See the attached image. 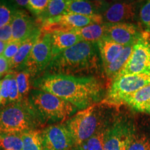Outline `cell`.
Segmentation results:
<instances>
[{
  "label": "cell",
  "mask_w": 150,
  "mask_h": 150,
  "mask_svg": "<svg viewBox=\"0 0 150 150\" xmlns=\"http://www.w3.org/2000/svg\"><path fill=\"white\" fill-rule=\"evenodd\" d=\"M104 69L107 67L119 56L125 47L104 38L97 43Z\"/></svg>",
  "instance_id": "obj_17"
},
{
  "label": "cell",
  "mask_w": 150,
  "mask_h": 150,
  "mask_svg": "<svg viewBox=\"0 0 150 150\" xmlns=\"http://www.w3.org/2000/svg\"><path fill=\"white\" fill-rule=\"evenodd\" d=\"M107 126L102 127L88 140L79 146L81 150H104L105 134Z\"/></svg>",
  "instance_id": "obj_24"
},
{
  "label": "cell",
  "mask_w": 150,
  "mask_h": 150,
  "mask_svg": "<svg viewBox=\"0 0 150 150\" xmlns=\"http://www.w3.org/2000/svg\"><path fill=\"white\" fill-rule=\"evenodd\" d=\"M50 0H29L27 8L33 13L40 16L45 11Z\"/></svg>",
  "instance_id": "obj_30"
},
{
  "label": "cell",
  "mask_w": 150,
  "mask_h": 150,
  "mask_svg": "<svg viewBox=\"0 0 150 150\" xmlns=\"http://www.w3.org/2000/svg\"><path fill=\"white\" fill-rule=\"evenodd\" d=\"M107 24H93L86 27L70 30L80 37L82 41L97 43L106 35Z\"/></svg>",
  "instance_id": "obj_18"
},
{
  "label": "cell",
  "mask_w": 150,
  "mask_h": 150,
  "mask_svg": "<svg viewBox=\"0 0 150 150\" xmlns=\"http://www.w3.org/2000/svg\"><path fill=\"white\" fill-rule=\"evenodd\" d=\"M67 0H50L45 11L38 16L40 23L66 13Z\"/></svg>",
  "instance_id": "obj_23"
},
{
  "label": "cell",
  "mask_w": 150,
  "mask_h": 150,
  "mask_svg": "<svg viewBox=\"0 0 150 150\" xmlns=\"http://www.w3.org/2000/svg\"><path fill=\"white\" fill-rule=\"evenodd\" d=\"M147 72H150V47L142 36L134 45L128 61L117 76Z\"/></svg>",
  "instance_id": "obj_9"
},
{
  "label": "cell",
  "mask_w": 150,
  "mask_h": 150,
  "mask_svg": "<svg viewBox=\"0 0 150 150\" xmlns=\"http://www.w3.org/2000/svg\"><path fill=\"white\" fill-rule=\"evenodd\" d=\"M6 42L0 40V56L3 55V53L4 52L6 47Z\"/></svg>",
  "instance_id": "obj_37"
},
{
  "label": "cell",
  "mask_w": 150,
  "mask_h": 150,
  "mask_svg": "<svg viewBox=\"0 0 150 150\" xmlns=\"http://www.w3.org/2000/svg\"><path fill=\"white\" fill-rule=\"evenodd\" d=\"M64 125L72 136L74 147H79L105 126L106 122L101 108L94 104L75 113Z\"/></svg>",
  "instance_id": "obj_5"
},
{
  "label": "cell",
  "mask_w": 150,
  "mask_h": 150,
  "mask_svg": "<svg viewBox=\"0 0 150 150\" xmlns=\"http://www.w3.org/2000/svg\"><path fill=\"white\" fill-rule=\"evenodd\" d=\"M142 38H143L145 39L146 41H147L150 47V33L147 32V31H145V32L142 33Z\"/></svg>",
  "instance_id": "obj_38"
},
{
  "label": "cell",
  "mask_w": 150,
  "mask_h": 150,
  "mask_svg": "<svg viewBox=\"0 0 150 150\" xmlns=\"http://www.w3.org/2000/svg\"><path fill=\"white\" fill-rule=\"evenodd\" d=\"M148 85H150V72L117 76L110 86L106 101L110 104H120L125 97Z\"/></svg>",
  "instance_id": "obj_7"
},
{
  "label": "cell",
  "mask_w": 150,
  "mask_h": 150,
  "mask_svg": "<svg viewBox=\"0 0 150 150\" xmlns=\"http://www.w3.org/2000/svg\"><path fill=\"white\" fill-rule=\"evenodd\" d=\"M11 72L7 74L4 79L0 81V93H1V106H7L8 104L9 92H10Z\"/></svg>",
  "instance_id": "obj_29"
},
{
  "label": "cell",
  "mask_w": 150,
  "mask_h": 150,
  "mask_svg": "<svg viewBox=\"0 0 150 150\" xmlns=\"http://www.w3.org/2000/svg\"><path fill=\"white\" fill-rule=\"evenodd\" d=\"M50 33H51L52 59L64 50L82 41L78 35L71 31L56 30Z\"/></svg>",
  "instance_id": "obj_15"
},
{
  "label": "cell",
  "mask_w": 150,
  "mask_h": 150,
  "mask_svg": "<svg viewBox=\"0 0 150 150\" xmlns=\"http://www.w3.org/2000/svg\"><path fill=\"white\" fill-rule=\"evenodd\" d=\"M137 3L120 1L112 4L105 8L102 18L105 23H125L134 20L136 14Z\"/></svg>",
  "instance_id": "obj_13"
},
{
  "label": "cell",
  "mask_w": 150,
  "mask_h": 150,
  "mask_svg": "<svg viewBox=\"0 0 150 150\" xmlns=\"http://www.w3.org/2000/svg\"><path fill=\"white\" fill-rule=\"evenodd\" d=\"M15 77L18 84L19 93L22 100L27 99L30 91V79L31 74L26 70H21L20 72H15Z\"/></svg>",
  "instance_id": "obj_25"
},
{
  "label": "cell",
  "mask_w": 150,
  "mask_h": 150,
  "mask_svg": "<svg viewBox=\"0 0 150 150\" xmlns=\"http://www.w3.org/2000/svg\"><path fill=\"white\" fill-rule=\"evenodd\" d=\"M145 31L150 33V24L147 26V27H146V31Z\"/></svg>",
  "instance_id": "obj_39"
},
{
  "label": "cell",
  "mask_w": 150,
  "mask_h": 150,
  "mask_svg": "<svg viewBox=\"0 0 150 150\" xmlns=\"http://www.w3.org/2000/svg\"><path fill=\"white\" fill-rule=\"evenodd\" d=\"M10 70L9 69V62L3 55L0 56V76Z\"/></svg>",
  "instance_id": "obj_35"
},
{
  "label": "cell",
  "mask_w": 150,
  "mask_h": 150,
  "mask_svg": "<svg viewBox=\"0 0 150 150\" xmlns=\"http://www.w3.org/2000/svg\"><path fill=\"white\" fill-rule=\"evenodd\" d=\"M99 56L97 43L81 41L54 57L42 74L93 76L90 74L99 70Z\"/></svg>",
  "instance_id": "obj_2"
},
{
  "label": "cell",
  "mask_w": 150,
  "mask_h": 150,
  "mask_svg": "<svg viewBox=\"0 0 150 150\" xmlns=\"http://www.w3.org/2000/svg\"><path fill=\"white\" fill-rule=\"evenodd\" d=\"M41 33H42V30L40 27H38L33 31L32 34L22 42L18 53L14 56L13 59L9 62V69L10 70L19 68L21 66L22 63L27 58V56H29L33 46L35 45V42L38 40Z\"/></svg>",
  "instance_id": "obj_16"
},
{
  "label": "cell",
  "mask_w": 150,
  "mask_h": 150,
  "mask_svg": "<svg viewBox=\"0 0 150 150\" xmlns=\"http://www.w3.org/2000/svg\"><path fill=\"white\" fill-rule=\"evenodd\" d=\"M42 122L29 98L11 103L0 110V136L22 134L36 129Z\"/></svg>",
  "instance_id": "obj_3"
},
{
  "label": "cell",
  "mask_w": 150,
  "mask_h": 150,
  "mask_svg": "<svg viewBox=\"0 0 150 150\" xmlns=\"http://www.w3.org/2000/svg\"><path fill=\"white\" fill-rule=\"evenodd\" d=\"M149 138H150V137H149Z\"/></svg>",
  "instance_id": "obj_42"
},
{
  "label": "cell",
  "mask_w": 150,
  "mask_h": 150,
  "mask_svg": "<svg viewBox=\"0 0 150 150\" xmlns=\"http://www.w3.org/2000/svg\"><path fill=\"white\" fill-rule=\"evenodd\" d=\"M21 137L22 150H45L42 131L33 129L22 134Z\"/></svg>",
  "instance_id": "obj_22"
},
{
  "label": "cell",
  "mask_w": 150,
  "mask_h": 150,
  "mask_svg": "<svg viewBox=\"0 0 150 150\" xmlns=\"http://www.w3.org/2000/svg\"><path fill=\"white\" fill-rule=\"evenodd\" d=\"M29 100L42 121L59 122L73 116L79 108L53 94L39 89L31 91Z\"/></svg>",
  "instance_id": "obj_4"
},
{
  "label": "cell",
  "mask_w": 150,
  "mask_h": 150,
  "mask_svg": "<svg viewBox=\"0 0 150 150\" xmlns=\"http://www.w3.org/2000/svg\"><path fill=\"white\" fill-rule=\"evenodd\" d=\"M45 150H71L72 136L65 125H52L42 130Z\"/></svg>",
  "instance_id": "obj_11"
},
{
  "label": "cell",
  "mask_w": 150,
  "mask_h": 150,
  "mask_svg": "<svg viewBox=\"0 0 150 150\" xmlns=\"http://www.w3.org/2000/svg\"><path fill=\"white\" fill-rule=\"evenodd\" d=\"M33 86L81 110L100 100L104 93L102 83L95 76L75 77L62 74H42L34 81Z\"/></svg>",
  "instance_id": "obj_1"
},
{
  "label": "cell",
  "mask_w": 150,
  "mask_h": 150,
  "mask_svg": "<svg viewBox=\"0 0 150 150\" xmlns=\"http://www.w3.org/2000/svg\"><path fill=\"white\" fill-rule=\"evenodd\" d=\"M140 20L142 24L147 27L150 24V1H148L141 7L139 13Z\"/></svg>",
  "instance_id": "obj_33"
},
{
  "label": "cell",
  "mask_w": 150,
  "mask_h": 150,
  "mask_svg": "<svg viewBox=\"0 0 150 150\" xmlns=\"http://www.w3.org/2000/svg\"><path fill=\"white\" fill-rule=\"evenodd\" d=\"M23 42V41H22ZM22 42H18V41H12L7 43L4 52L3 53L4 57L8 60L10 62L11 60L14 58V56L18 53L20 47L21 45Z\"/></svg>",
  "instance_id": "obj_32"
},
{
  "label": "cell",
  "mask_w": 150,
  "mask_h": 150,
  "mask_svg": "<svg viewBox=\"0 0 150 150\" xmlns=\"http://www.w3.org/2000/svg\"><path fill=\"white\" fill-rule=\"evenodd\" d=\"M0 150H22L21 134L0 136Z\"/></svg>",
  "instance_id": "obj_26"
},
{
  "label": "cell",
  "mask_w": 150,
  "mask_h": 150,
  "mask_svg": "<svg viewBox=\"0 0 150 150\" xmlns=\"http://www.w3.org/2000/svg\"><path fill=\"white\" fill-rule=\"evenodd\" d=\"M28 2H29V0H17V1H15V4L20 6L27 7Z\"/></svg>",
  "instance_id": "obj_36"
},
{
  "label": "cell",
  "mask_w": 150,
  "mask_h": 150,
  "mask_svg": "<svg viewBox=\"0 0 150 150\" xmlns=\"http://www.w3.org/2000/svg\"><path fill=\"white\" fill-rule=\"evenodd\" d=\"M102 23H104L102 15L86 16L77 14L65 13L43 22L41 23V30L45 32H52L56 30L70 31L74 29L86 27L90 24Z\"/></svg>",
  "instance_id": "obj_8"
},
{
  "label": "cell",
  "mask_w": 150,
  "mask_h": 150,
  "mask_svg": "<svg viewBox=\"0 0 150 150\" xmlns=\"http://www.w3.org/2000/svg\"><path fill=\"white\" fill-rule=\"evenodd\" d=\"M106 24L107 28L104 38L124 47L134 45L142 36L138 27L131 23Z\"/></svg>",
  "instance_id": "obj_12"
},
{
  "label": "cell",
  "mask_w": 150,
  "mask_h": 150,
  "mask_svg": "<svg viewBox=\"0 0 150 150\" xmlns=\"http://www.w3.org/2000/svg\"><path fill=\"white\" fill-rule=\"evenodd\" d=\"M127 150H150V138L144 134L131 135Z\"/></svg>",
  "instance_id": "obj_27"
},
{
  "label": "cell",
  "mask_w": 150,
  "mask_h": 150,
  "mask_svg": "<svg viewBox=\"0 0 150 150\" xmlns=\"http://www.w3.org/2000/svg\"><path fill=\"white\" fill-rule=\"evenodd\" d=\"M102 3L84 0H67V10L65 13L77 14L86 16H92L99 14Z\"/></svg>",
  "instance_id": "obj_20"
},
{
  "label": "cell",
  "mask_w": 150,
  "mask_h": 150,
  "mask_svg": "<svg viewBox=\"0 0 150 150\" xmlns=\"http://www.w3.org/2000/svg\"><path fill=\"white\" fill-rule=\"evenodd\" d=\"M71 150H81V149L77 147H73V149H71Z\"/></svg>",
  "instance_id": "obj_40"
},
{
  "label": "cell",
  "mask_w": 150,
  "mask_h": 150,
  "mask_svg": "<svg viewBox=\"0 0 150 150\" xmlns=\"http://www.w3.org/2000/svg\"><path fill=\"white\" fill-rule=\"evenodd\" d=\"M52 59L51 33L42 31L38 40L20 68L27 71L31 76H35L46 70Z\"/></svg>",
  "instance_id": "obj_6"
},
{
  "label": "cell",
  "mask_w": 150,
  "mask_h": 150,
  "mask_svg": "<svg viewBox=\"0 0 150 150\" xmlns=\"http://www.w3.org/2000/svg\"><path fill=\"white\" fill-rule=\"evenodd\" d=\"M11 83H10V92H9L8 104L11 103H16L20 102L22 99L19 93L18 84H17L16 77H15V72L11 71Z\"/></svg>",
  "instance_id": "obj_31"
},
{
  "label": "cell",
  "mask_w": 150,
  "mask_h": 150,
  "mask_svg": "<svg viewBox=\"0 0 150 150\" xmlns=\"http://www.w3.org/2000/svg\"><path fill=\"white\" fill-rule=\"evenodd\" d=\"M133 46L134 45L125 47L119 56L107 67L104 69V72L108 79L111 80L112 81L120 73L132 53Z\"/></svg>",
  "instance_id": "obj_21"
},
{
  "label": "cell",
  "mask_w": 150,
  "mask_h": 150,
  "mask_svg": "<svg viewBox=\"0 0 150 150\" xmlns=\"http://www.w3.org/2000/svg\"><path fill=\"white\" fill-rule=\"evenodd\" d=\"M133 133L129 123L120 120L114 122L106 128L104 150H127Z\"/></svg>",
  "instance_id": "obj_10"
},
{
  "label": "cell",
  "mask_w": 150,
  "mask_h": 150,
  "mask_svg": "<svg viewBox=\"0 0 150 150\" xmlns=\"http://www.w3.org/2000/svg\"><path fill=\"white\" fill-rule=\"evenodd\" d=\"M12 39V29L11 24L0 28V40L8 43Z\"/></svg>",
  "instance_id": "obj_34"
},
{
  "label": "cell",
  "mask_w": 150,
  "mask_h": 150,
  "mask_svg": "<svg viewBox=\"0 0 150 150\" xmlns=\"http://www.w3.org/2000/svg\"><path fill=\"white\" fill-rule=\"evenodd\" d=\"M16 10L5 4H0V28L11 24Z\"/></svg>",
  "instance_id": "obj_28"
},
{
  "label": "cell",
  "mask_w": 150,
  "mask_h": 150,
  "mask_svg": "<svg viewBox=\"0 0 150 150\" xmlns=\"http://www.w3.org/2000/svg\"><path fill=\"white\" fill-rule=\"evenodd\" d=\"M122 102L138 111L148 112L150 108V85L125 97Z\"/></svg>",
  "instance_id": "obj_19"
},
{
  "label": "cell",
  "mask_w": 150,
  "mask_h": 150,
  "mask_svg": "<svg viewBox=\"0 0 150 150\" xmlns=\"http://www.w3.org/2000/svg\"><path fill=\"white\" fill-rule=\"evenodd\" d=\"M12 41L22 42L32 34L38 26L29 14L23 10H16L11 23Z\"/></svg>",
  "instance_id": "obj_14"
},
{
  "label": "cell",
  "mask_w": 150,
  "mask_h": 150,
  "mask_svg": "<svg viewBox=\"0 0 150 150\" xmlns=\"http://www.w3.org/2000/svg\"><path fill=\"white\" fill-rule=\"evenodd\" d=\"M0 106H1V93H0Z\"/></svg>",
  "instance_id": "obj_41"
}]
</instances>
